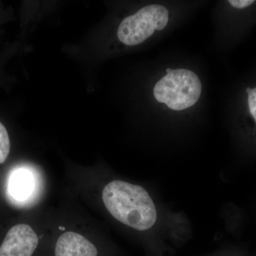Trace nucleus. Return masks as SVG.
<instances>
[{"mask_svg": "<svg viewBox=\"0 0 256 256\" xmlns=\"http://www.w3.org/2000/svg\"><path fill=\"white\" fill-rule=\"evenodd\" d=\"M169 22V12L160 4L144 6L120 24L118 37L127 46H136L146 41L156 30L162 31Z\"/></svg>", "mask_w": 256, "mask_h": 256, "instance_id": "obj_3", "label": "nucleus"}, {"mask_svg": "<svg viewBox=\"0 0 256 256\" xmlns=\"http://www.w3.org/2000/svg\"><path fill=\"white\" fill-rule=\"evenodd\" d=\"M166 75L156 82L154 98L169 108L180 111L192 107L200 100L202 82L194 72L188 69L166 68Z\"/></svg>", "mask_w": 256, "mask_h": 256, "instance_id": "obj_2", "label": "nucleus"}, {"mask_svg": "<svg viewBox=\"0 0 256 256\" xmlns=\"http://www.w3.org/2000/svg\"><path fill=\"white\" fill-rule=\"evenodd\" d=\"M40 238L28 224L15 225L6 233L0 244V256H34Z\"/></svg>", "mask_w": 256, "mask_h": 256, "instance_id": "obj_4", "label": "nucleus"}, {"mask_svg": "<svg viewBox=\"0 0 256 256\" xmlns=\"http://www.w3.org/2000/svg\"><path fill=\"white\" fill-rule=\"evenodd\" d=\"M10 152V140L8 130L0 122V164L8 159Z\"/></svg>", "mask_w": 256, "mask_h": 256, "instance_id": "obj_7", "label": "nucleus"}, {"mask_svg": "<svg viewBox=\"0 0 256 256\" xmlns=\"http://www.w3.org/2000/svg\"><path fill=\"white\" fill-rule=\"evenodd\" d=\"M256 0H228V3L235 9H245L252 6Z\"/></svg>", "mask_w": 256, "mask_h": 256, "instance_id": "obj_8", "label": "nucleus"}, {"mask_svg": "<svg viewBox=\"0 0 256 256\" xmlns=\"http://www.w3.org/2000/svg\"><path fill=\"white\" fill-rule=\"evenodd\" d=\"M33 174L26 169L15 170L10 175L8 191L15 200L22 202L32 194L34 186Z\"/></svg>", "mask_w": 256, "mask_h": 256, "instance_id": "obj_6", "label": "nucleus"}, {"mask_svg": "<svg viewBox=\"0 0 256 256\" xmlns=\"http://www.w3.org/2000/svg\"><path fill=\"white\" fill-rule=\"evenodd\" d=\"M102 200L116 220L140 232L151 228L158 218L154 202L140 185L114 180L104 188Z\"/></svg>", "mask_w": 256, "mask_h": 256, "instance_id": "obj_1", "label": "nucleus"}, {"mask_svg": "<svg viewBox=\"0 0 256 256\" xmlns=\"http://www.w3.org/2000/svg\"><path fill=\"white\" fill-rule=\"evenodd\" d=\"M97 246L86 237L76 232H68L56 242L54 256H98Z\"/></svg>", "mask_w": 256, "mask_h": 256, "instance_id": "obj_5", "label": "nucleus"}]
</instances>
